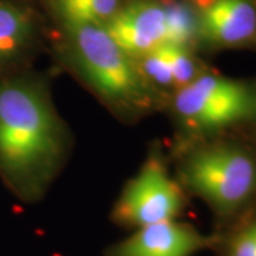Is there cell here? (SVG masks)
<instances>
[{"instance_id": "cell-3", "label": "cell", "mask_w": 256, "mask_h": 256, "mask_svg": "<svg viewBox=\"0 0 256 256\" xmlns=\"http://www.w3.org/2000/svg\"><path fill=\"white\" fill-rule=\"evenodd\" d=\"M180 184L226 228L256 205V154L220 136L195 140L178 165Z\"/></svg>"}, {"instance_id": "cell-5", "label": "cell", "mask_w": 256, "mask_h": 256, "mask_svg": "<svg viewBox=\"0 0 256 256\" xmlns=\"http://www.w3.org/2000/svg\"><path fill=\"white\" fill-rule=\"evenodd\" d=\"M106 28L134 58L164 46H200L196 10L188 0H126Z\"/></svg>"}, {"instance_id": "cell-7", "label": "cell", "mask_w": 256, "mask_h": 256, "mask_svg": "<svg viewBox=\"0 0 256 256\" xmlns=\"http://www.w3.org/2000/svg\"><path fill=\"white\" fill-rule=\"evenodd\" d=\"M200 46L214 50L256 47V0H192Z\"/></svg>"}, {"instance_id": "cell-8", "label": "cell", "mask_w": 256, "mask_h": 256, "mask_svg": "<svg viewBox=\"0 0 256 256\" xmlns=\"http://www.w3.org/2000/svg\"><path fill=\"white\" fill-rule=\"evenodd\" d=\"M216 244L191 224L178 220L160 222L134 232L106 250V256H195Z\"/></svg>"}, {"instance_id": "cell-1", "label": "cell", "mask_w": 256, "mask_h": 256, "mask_svg": "<svg viewBox=\"0 0 256 256\" xmlns=\"http://www.w3.org/2000/svg\"><path fill=\"white\" fill-rule=\"evenodd\" d=\"M68 150V132L46 84L33 76L0 78V174L23 201L40 200Z\"/></svg>"}, {"instance_id": "cell-10", "label": "cell", "mask_w": 256, "mask_h": 256, "mask_svg": "<svg viewBox=\"0 0 256 256\" xmlns=\"http://www.w3.org/2000/svg\"><path fill=\"white\" fill-rule=\"evenodd\" d=\"M36 38L32 13L9 0H0V68L18 60Z\"/></svg>"}, {"instance_id": "cell-4", "label": "cell", "mask_w": 256, "mask_h": 256, "mask_svg": "<svg viewBox=\"0 0 256 256\" xmlns=\"http://www.w3.org/2000/svg\"><path fill=\"white\" fill-rule=\"evenodd\" d=\"M166 102L175 122L194 141L256 124V82L210 70L172 92Z\"/></svg>"}, {"instance_id": "cell-9", "label": "cell", "mask_w": 256, "mask_h": 256, "mask_svg": "<svg viewBox=\"0 0 256 256\" xmlns=\"http://www.w3.org/2000/svg\"><path fill=\"white\" fill-rule=\"evenodd\" d=\"M138 67L148 84L168 98L208 68L196 54V48L164 46L137 58Z\"/></svg>"}, {"instance_id": "cell-6", "label": "cell", "mask_w": 256, "mask_h": 256, "mask_svg": "<svg viewBox=\"0 0 256 256\" xmlns=\"http://www.w3.org/2000/svg\"><path fill=\"white\" fill-rule=\"evenodd\" d=\"M185 205L182 185L172 178L160 156H150L122 188L111 210V220L122 228L138 229L178 220Z\"/></svg>"}, {"instance_id": "cell-12", "label": "cell", "mask_w": 256, "mask_h": 256, "mask_svg": "<svg viewBox=\"0 0 256 256\" xmlns=\"http://www.w3.org/2000/svg\"><path fill=\"white\" fill-rule=\"evenodd\" d=\"M220 256H256V205L216 234Z\"/></svg>"}, {"instance_id": "cell-2", "label": "cell", "mask_w": 256, "mask_h": 256, "mask_svg": "<svg viewBox=\"0 0 256 256\" xmlns=\"http://www.w3.org/2000/svg\"><path fill=\"white\" fill-rule=\"evenodd\" d=\"M66 62L92 92L118 116L140 117L156 108L162 96L148 84L130 56L102 24H60Z\"/></svg>"}, {"instance_id": "cell-11", "label": "cell", "mask_w": 256, "mask_h": 256, "mask_svg": "<svg viewBox=\"0 0 256 256\" xmlns=\"http://www.w3.org/2000/svg\"><path fill=\"white\" fill-rule=\"evenodd\" d=\"M126 0H48L58 24L92 23L106 26Z\"/></svg>"}]
</instances>
